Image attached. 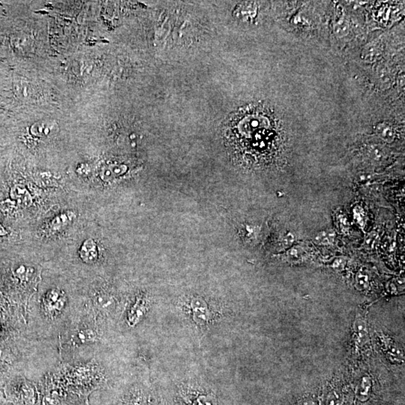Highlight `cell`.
<instances>
[{"label":"cell","instance_id":"6da1fadb","mask_svg":"<svg viewBox=\"0 0 405 405\" xmlns=\"http://www.w3.org/2000/svg\"><path fill=\"white\" fill-rule=\"evenodd\" d=\"M59 125L54 120L38 121L31 126L30 133L34 137L38 138H48L57 134Z\"/></svg>","mask_w":405,"mask_h":405},{"label":"cell","instance_id":"7a4b0ae2","mask_svg":"<svg viewBox=\"0 0 405 405\" xmlns=\"http://www.w3.org/2000/svg\"><path fill=\"white\" fill-rule=\"evenodd\" d=\"M44 303L46 311L49 313L55 314L60 312L65 305V294L59 290H51L46 294Z\"/></svg>","mask_w":405,"mask_h":405},{"label":"cell","instance_id":"3957f363","mask_svg":"<svg viewBox=\"0 0 405 405\" xmlns=\"http://www.w3.org/2000/svg\"><path fill=\"white\" fill-rule=\"evenodd\" d=\"M80 256L82 261L86 264L96 262L98 258V248L93 240L89 239L83 243L80 249Z\"/></svg>","mask_w":405,"mask_h":405},{"label":"cell","instance_id":"277c9868","mask_svg":"<svg viewBox=\"0 0 405 405\" xmlns=\"http://www.w3.org/2000/svg\"><path fill=\"white\" fill-rule=\"evenodd\" d=\"M76 213L74 212L69 211L67 213H62L59 216H56L51 222H50V230L52 232L62 231L65 228L71 225L76 219Z\"/></svg>","mask_w":405,"mask_h":405},{"label":"cell","instance_id":"5b68a950","mask_svg":"<svg viewBox=\"0 0 405 405\" xmlns=\"http://www.w3.org/2000/svg\"><path fill=\"white\" fill-rule=\"evenodd\" d=\"M354 335L357 343L360 346L366 345L369 341L367 323L363 318H357L354 324Z\"/></svg>","mask_w":405,"mask_h":405},{"label":"cell","instance_id":"8992f818","mask_svg":"<svg viewBox=\"0 0 405 405\" xmlns=\"http://www.w3.org/2000/svg\"><path fill=\"white\" fill-rule=\"evenodd\" d=\"M376 132L380 137L387 143H391L394 140L396 134L391 125L383 122L377 125Z\"/></svg>","mask_w":405,"mask_h":405},{"label":"cell","instance_id":"52a82bcc","mask_svg":"<svg viewBox=\"0 0 405 405\" xmlns=\"http://www.w3.org/2000/svg\"><path fill=\"white\" fill-rule=\"evenodd\" d=\"M381 54L380 46L376 43H370L366 45L363 50V57L368 62H374L379 58Z\"/></svg>","mask_w":405,"mask_h":405},{"label":"cell","instance_id":"ba28073f","mask_svg":"<svg viewBox=\"0 0 405 405\" xmlns=\"http://www.w3.org/2000/svg\"><path fill=\"white\" fill-rule=\"evenodd\" d=\"M336 234L332 230L321 231L315 236V243L319 245H330L334 242Z\"/></svg>","mask_w":405,"mask_h":405},{"label":"cell","instance_id":"9c48e42d","mask_svg":"<svg viewBox=\"0 0 405 405\" xmlns=\"http://www.w3.org/2000/svg\"><path fill=\"white\" fill-rule=\"evenodd\" d=\"M370 379L368 377H365L362 380L361 384H360V387L357 390V396H358L359 399L361 401L367 400L369 393H370Z\"/></svg>","mask_w":405,"mask_h":405},{"label":"cell","instance_id":"30bf717a","mask_svg":"<svg viewBox=\"0 0 405 405\" xmlns=\"http://www.w3.org/2000/svg\"><path fill=\"white\" fill-rule=\"evenodd\" d=\"M378 79L379 81L380 84L382 86L384 89H387L391 86L392 79L390 77V72H389L387 68L384 67H381L378 71Z\"/></svg>","mask_w":405,"mask_h":405},{"label":"cell","instance_id":"8fae6325","mask_svg":"<svg viewBox=\"0 0 405 405\" xmlns=\"http://www.w3.org/2000/svg\"><path fill=\"white\" fill-rule=\"evenodd\" d=\"M350 30L349 23L345 18L340 19L335 26V32L339 38L346 36Z\"/></svg>","mask_w":405,"mask_h":405},{"label":"cell","instance_id":"7c38bea8","mask_svg":"<svg viewBox=\"0 0 405 405\" xmlns=\"http://www.w3.org/2000/svg\"><path fill=\"white\" fill-rule=\"evenodd\" d=\"M343 402V395L338 390H333L327 396L326 405H342Z\"/></svg>","mask_w":405,"mask_h":405},{"label":"cell","instance_id":"4fadbf2b","mask_svg":"<svg viewBox=\"0 0 405 405\" xmlns=\"http://www.w3.org/2000/svg\"><path fill=\"white\" fill-rule=\"evenodd\" d=\"M369 154L370 158L377 162L383 161L385 158L384 151L380 146H372L369 148Z\"/></svg>","mask_w":405,"mask_h":405},{"label":"cell","instance_id":"5bb4252c","mask_svg":"<svg viewBox=\"0 0 405 405\" xmlns=\"http://www.w3.org/2000/svg\"><path fill=\"white\" fill-rule=\"evenodd\" d=\"M32 273V269L25 266H20L14 271V275L20 280L24 281L29 279Z\"/></svg>","mask_w":405,"mask_h":405},{"label":"cell","instance_id":"9a60e30c","mask_svg":"<svg viewBox=\"0 0 405 405\" xmlns=\"http://www.w3.org/2000/svg\"><path fill=\"white\" fill-rule=\"evenodd\" d=\"M369 285L368 276L365 273H360L357 276V286L359 289H366Z\"/></svg>","mask_w":405,"mask_h":405},{"label":"cell","instance_id":"2e32d148","mask_svg":"<svg viewBox=\"0 0 405 405\" xmlns=\"http://www.w3.org/2000/svg\"><path fill=\"white\" fill-rule=\"evenodd\" d=\"M354 218L360 226L364 227V225H366V216H365L364 212L361 207H356L354 210Z\"/></svg>","mask_w":405,"mask_h":405},{"label":"cell","instance_id":"e0dca14e","mask_svg":"<svg viewBox=\"0 0 405 405\" xmlns=\"http://www.w3.org/2000/svg\"><path fill=\"white\" fill-rule=\"evenodd\" d=\"M79 337L82 340H92L94 338V333L93 332L86 330V331L80 332Z\"/></svg>","mask_w":405,"mask_h":405},{"label":"cell","instance_id":"ac0fdd59","mask_svg":"<svg viewBox=\"0 0 405 405\" xmlns=\"http://www.w3.org/2000/svg\"><path fill=\"white\" fill-rule=\"evenodd\" d=\"M377 238V234L376 233L373 232L372 234H369L367 238H366V241H365V244H366V246H369V247H372L373 246L374 243H375V240Z\"/></svg>","mask_w":405,"mask_h":405},{"label":"cell","instance_id":"d6986e66","mask_svg":"<svg viewBox=\"0 0 405 405\" xmlns=\"http://www.w3.org/2000/svg\"><path fill=\"white\" fill-rule=\"evenodd\" d=\"M301 249H298V248H294V249H291L289 252V257L291 258H293V259H297V258H300V255H301Z\"/></svg>","mask_w":405,"mask_h":405},{"label":"cell","instance_id":"ffe728a7","mask_svg":"<svg viewBox=\"0 0 405 405\" xmlns=\"http://www.w3.org/2000/svg\"><path fill=\"white\" fill-rule=\"evenodd\" d=\"M7 234H8V231L2 225H0V237H5Z\"/></svg>","mask_w":405,"mask_h":405},{"label":"cell","instance_id":"44dd1931","mask_svg":"<svg viewBox=\"0 0 405 405\" xmlns=\"http://www.w3.org/2000/svg\"><path fill=\"white\" fill-rule=\"evenodd\" d=\"M315 405V402H313V401L307 399V400H304L303 401V402H300V405Z\"/></svg>","mask_w":405,"mask_h":405},{"label":"cell","instance_id":"7402d4cb","mask_svg":"<svg viewBox=\"0 0 405 405\" xmlns=\"http://www.w3.org/2000/svg\"><path fill=\"white\" fill-rule=\"evenodd\" d=\"M399 83L401 87H404V86H405V76L401 75L400 77H399Z\"/></svg>","mask_w":405,"mask_h":405}]
</instances>
